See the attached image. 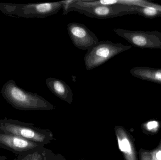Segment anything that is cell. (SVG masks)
<instances>
[{
    "label": "cell",
    "instance_id": "obj_12",
    "mask_svg": "<svg viewBox=\"0 0 161 160\" xmlns=\"http://www.w3.org/2000/svg\"><path fill=\"white\" fill-rule=\"evenodd\" d=\"M49 149L42 146L25 153V160H45Z\"/></svg>",
    "mask_w": 161,
    "mask_h": 160
},
{
    "label": "cell",
    "instance_id": "obj_3",
    "mask_svg": "<svg viewBox=\"0 0 161 160\" xmlns=\"http://www.w3.org/2000/svg\"><path fill=\"white\" fill-rule=\"evenodd\" d=\"M0 132L13 134L43 146L51 143L54 139L50 130L39 128L31 123L7 117L0 119Z\"/></svg>",
    "mask_w": 161,
    "mask_h": 160
},
{
    "label": "cell",
    "instance_id": "obj_9",
    "mask_svg": "<svg viewBox=\"0 0 161 160\" xmlns=\"http://www.w3.org/2000/svg\"><path fill=\"white\" fill-rule=\"evenodd\" d=\"M114 132L118 147L125 160H137L136 148L130 133L121 126H115Z\"/></svg>",
    "mask_w": 161,
    "mask_h": 160
},
{
    "label": "cell",
    "instance_id": "obj_1",
    "mask_svg": "<svg viewBox=\"0 0 161 160\" xmlns=\"http://www.w3.org/2000/svg\"><path fill=\"white\" fill-rule=\"evenodd\" d=\"M2 95L13 108L21 111H52L56 107L37 94L27 92L9 80L3 85Z\"/></svg>",
    "mask_w": 161,
    "mask_h": 160
},
{
    "label": "cell",
    "instance_id": "obj_10",
    "mask_svg": "<svg viewBox=\"0 0 161 160\" xmlns=\"http://www.w3.org/2000/svg\"><path fill=\"white\" fill-rule=\"evenodd\" d=\"M46 84L49 90L57 97L69 104L72 103V90L64 81L56 78H49L46 79Z\"/></svg>",
    "mask_w": 161,
    "mask_h": 160
},
{
    "label": "cell",
    "instance_id": "obj_8",
    "mask_svg": "<svg viewBox=\"0 0 161 160\" xmlns=\"http://www.w3.org/2000/svg\"><path fill=\"white\" fill-rule=\"evenodd\" d=\"M42 146L19 136L0 132V147L11 151L17 156Z\"/></svg>",
    "mask_w": 161,
    "mask_h": 160
},
{
    "label": "cell",
    "instance_id": "obj_14",
    "mask_svg": "<svg viewBox=\"0 0 161 160\" xmlns=\"http://www.w3.org/2000/svg\"><path fill=\"white\" fill-rule=\"evenodd\" d=\"M45 160H67L66 158L59 154H55L52 150L49 149L46 155Z\"/></svg>",
    "mask_w": 161,
    "mask_h": 160
},
{
    "label": "cell",
    "instance_id": "obj_6",
    "mask_svg": "<svg viewBox=\"0 0 161 160\" xmlns=\"http://www.w3.org/2000/svg\"><path fill=\"white\" fill-rule=\"evenodd\" d=\"M114 32L119 36L138 48L161 49V33L157 31H143L117 28Z\"/></svg>",
    "mask_w": 161,
    "mask_h": 160
},
{
    "label": "cell",
    "instance_id": "obj_7",
    "mask_svg": "<svg viewBox=\"0 0 161 160\" xmlns=\"http://www.w3.org/2000/svg\"><path fill=\"white\" fill-rule=\"evenodd\" d=\"M67 29L73 44L79 49L89 50L99 41L96 35L82 23H70Z\"/></svg>",
    "mask_w": 161,
    "mask_h": 160
},
{
    "label": "cell",
    "instance_id": "obj_5",
    "mask_svg": "<svg viewBox=\"0 0 161 160\" xmlns=\"http://www.w3.org/2000/svg\"><path fill=\"white\" fill-rule=\"evenodd\" d=\"M132 46L121 43H113L109 40L99 41L87 51L84 58L86 70H92L116 56L119 54L130 49Z\"/></svg>",
    "mask_w": 161,
    "mask_h": 160
},
{
    "label": "cell",
    "instance_id": "obj_17",
    "mask_svg": "<svg viewBox=\"0 0 161 160\" xmlns=\"http://www.w3.org/2000/svg\"><path fill=\"white\" fill-rule=\"evenodd\" d=\"M26 153V152H25ZM20 154L17 156V158L16 160H25V153Z\"/></svg>",
    "mask_w": 161,
    "mask_h": 160
},
{
    "label": "cell",
    "instance_id": "obj_2",
    "mask_svg": "<svg viewBox=\"0 0 161 160\" xmlns=\"http://www.w3.org/2000/svg\"><path fill=\"white\" fill-rule=\"evenodd\" d=\"M63 15L70 11H76L80 14L95 18L109 19L124 15L137 14V7L125 5H84L77 0L63 1Z\"/></svg>",
    "mask_w": 161,
    "mask_h": 160
},
{
    "label": "cell",
    "instance_id": "obj_4",
    "mask_svg": "<svg viewBox=\"0 0 161 160\" xmlns=\"http://www.w3.org/2000/svg\"><path fill=\"white\" fill-rule=\"evenodd\" d=\"M63 1L28 4L0 3V10L6 15L25 18H44L53 16L63 8Z\"/></svg>",
    "mask_w": 161,
    "mask_h": 160
},
{
    "label": "cell",
    "instance_id": "obj_11",
    "mask_svg": "<svg viewBox=\"0 0 161 160\" xmlns=\"http://www.w3.org/2000/svg\"><path fill=\"white\" fill-rule=\"evenodd\" d=\"M130 74L138 79L161 85V68L148 67H135L130 70Z\"/></svg>",
    "mask_w": 161,
    "mask_h": 160
},
{
    "label": "cell",
    "instance_id": "obj_16",
    "mask_svg": "<svg viewBox=\"0 0 161 160\" xmlns=\"http://www.w3.org/2000/svg\"><path fill=\"white\" fill-rule=\"evenodd\" d=\"M140 159L141 160H152L151 152L142 149L140 151Z\"/></svg>",
    "mask_w": 161,
    "mask_h": 160
},
{
    "label": "cell",
    "instance_id": "obj_13",
    "mask_svg": "<svg viewBox=\"0 0 161 160\" xmlns=\"http://www.w3.org/2000/svg\"><path fill=\"white\" fill-rule=\"evenodd\" d=\"M127 5L138 7H151L158 10L161 14V5L158 4L144 0H128Z\"/></svg>",
    "mask_w": 161,
    "mask_h": 160
},
{
    "label": "cell",
    "instance_id": "obj_15",
    "mask_svg": "<svg viewBox=\"0 0 161 160\" xmlns=\"http://www.w3.org/2000/svg\"><path fill=\"white\" fill-rule=\"evenodd\" d=\"M152 160H161V140L158 146L153 151H150Z\"/></svg>",
    "mask_w": 161,
    "mask_h": 160
},
{
    "label": "cell",
    "instance_id": "obj_18",
    "mask_svg": "<svg viewBox=\"0 0 161 160\" xmlns=\"http://www.w3.org/2000/svg\"><path fill=\"white\" fill-rule=\"evenodd\" d=\"M7 159V157L5 156H0V160H6Z\"/></svg>",
    "mask_w": 161,
    "mask_h": 160
}]
</instances>
